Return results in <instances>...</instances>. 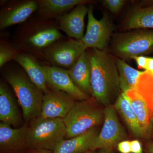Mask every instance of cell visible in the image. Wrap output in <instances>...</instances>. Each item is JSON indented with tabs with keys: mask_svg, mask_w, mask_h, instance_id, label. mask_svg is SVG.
<instances>
[{
	"mask_svg": "<svg viewBox=\"0 0 153 153\" xmlns=\"http://www.w3.org/2000/svg\"><path fill=\"white\" fill-rule=\"evenodd\" d=\"M36 17L43 20H56L79 5L94 2L90 0H38Z\"/></svg>",
	"mask_w": 153,
	"mask_h": 153,
	"instance_id": "9a60e30c",
	"label": "cell"
},
{
	"mask_svg": "<svg viewBox=\"0 0 153 153\" xmlns=\"http://www.w3.org/2000/svg\"><path fill=\"white\" fill-rule=\"evenodd\" d=\"M38 59L31 54L21 52L14 60L22 67L32 82L45 93L49 85L42 71V65Z\"/></svg>",
	"mask_w": 153,
	"mask_h": 153,
	"instance_id": "ffe728a7",
	"label": "cell"
},
{
	"mask_svg": "<svg viewBox=\"0 0 153 153\" xmlns=\"http://www.w3.org/2000/svg\"></svg>",
	"mask_w": 153,
	"mask_h": 153,
	"instance_id": "d6a6232c",
	"label": "cell"
},
{
	"mask_svg": "<svg viewBox=\"0 0 153 153\" xmlns=\"http://www.w3.org/2000/svg\"><path fill=\"white\" fill-rule=\"evenodd\" d=\"M86 33L82 41L88 48L107 49L113 31V25L108 16L103 15L100 20L93 14V7H88Z\"/></svg>",
	"mask_w": 153,
	"mask_h": 153,
	"instance_id": "ba28073f",
	"label": "cell"
},
{
	"mask_svg": "<svg viewBox=\"0 0 153 153\" xmlns=\"http://www.w3.org/2000/svg\"><path fill=\"white\" fill-rule=\"evenodd\" d=\"M6 81L13 88L27 122L40 116L44 93L30 79L25 70L10 68L4 73Z\"/></svg>",
	"mask_w": 153,
	"mask_h": 153,
	"instance_id": "3957f363",
	"label": "cell"
},
{
	"mask_svg": "<svg viewBox=\"0 0 153 153\" xmlns=\"http://www.w3.org/2000/svg\"><path fill=\"white\" fill-rule=\"evenodd\" d=\"M68 71L69 76L76 86L88 95H91V64L87 50L82 53Z\"/></svg>",
	"mask_w": 153,
	"mask_h": 153,
	"instance_id": "ac0fdd59",
	"label": "cell"
},
{
	"mask_svg": "<svg viewBox=\"0 0 153 153\" xmlns=\"http://www.w3.org/2000/svg\"><path fill=\"white\" fill-rule=\"evenodd\" d=\"M123 93L129 102L145 135L149 131L153 123V106L134 89Z\"/></svg>",
	"mask_w": 153,
	"mask_h": 153,
	"instance_id": "2e32d148",
	"label": "cell"
},
{
	"mask_svg": "<svg viewBox=\"0 0 153 153\" xmlns=\"http://www.w3.org/2000/svg\"><path fill=\"white\" fill-rule=\"evenodd\" d=\"M116 111L113 105L106 106L104 111V123L91 151L111 149L126 137L125 131L120 123Z\"/></svg>",
	"mask_w": 153,
	"mask_h": 153,
	"instance_id": "9c48e42d",
	"label": "cell"
},
{
	"mask_svg": "<svg viewBox=\"0 0 153 153\" xmlns=\"http://www.w3.org/2000/svg\"><path fill=\"white\" fill-rule=\"evenodd\" d=\"M98 153H113L111 149H102Z\"/></svg>",
	"mask_w": 153,
	"mask_h": 153,
	"instance_id": "f546056e",
	"label": "cell"
},
{
	"mask_svg": "<svg viewBox=\"0 0 153 153\" xmlns=\"http://www.w3.org/2000/svg\"><path fill=\"white\" fill-rule=\"evenodd\" d=\"M99 133L96 127L79 136L63 140L56 147L53 153H83L91 150Z\"/></svg>",
	"mask_w": 153,
	"mask_h": 153,
	"instance_id": "e0dca14e",
	"label": "cell"
},
{
	"mask_svg": "<svg viewBox=\"0 0 153 153\" xmlns=\"http://www.w3.org/2000/svg\"><path fill=\"white\" fill-rule=\"evenodd\" d=\"M49 85L44 93L41 116L48 118L64 119L75 104V99L68 94Z\"/></svg>",
	"mask_w": 153,
	"mask_h": 153,
	"instance_id": "8fae6325",
	"label": "cell"
},
{
	"mask_svg": "<svg viewBox=\"0 0 153 153\" xmlns=\"http://www.w3.org/2000/svg\"><path fill=\"white\" fill-rule=\"evenodd\" d=\"M146 71L153 73V57H148Z\"/></svg>",
	"mask_w": 153,
	"mask_h": 153,
	"instance_id": "f1b7e54d",
	"label": "cell"
},
{
	"mask_svg": "<svg viewBox=\"0 0 153 153\" xmlns=\"http://www.w3.org/2000/svg\"><path fill=\"white\" fill-rule=\"evenodd\" d=\"M114 106L116 111L121 116L129 129L134 136L141 137L145 136L136 115L123 93L122 92L118 97Z\"/></svg>",
	"mask_w": 153,
	"mask_h": 153,
	"instance_id": "44dd1931",
	"label": "cell"
},
{
	"mask_svg": "<svg viewBox=\"0 0 153 153\" xmlns=\"http://www.w3.org/2000/svg\"><path fill=\"white\" fill-rule=\"evenodd\" d=\"M153 28V5L135 8L129 14L123 26V30Z\"/></svg>",
	"mask_w": 153,
	"mask_h": 153,
	"instance_id": "7402d4cb",
	"label": "cell"
},
{
	"mask_svg": "<svg viewBox=\"0 0 153 153\" xmlns=\"http://www.w3.org/2000/svg\"><path fill=\"white\" fill-rule=\"evenodd\" d=\"M115 61L119 75L120 90L125 93L134 89L139 77L143 71L132 68L123 59L117 58Z\"/></svg>",
	"mask_w": 153,
	"mask_h": 153,
	"instance_id": "603a6c76",
	"label": "cell"
},
{
	"mask_svg": "<svg viewBox=\"0 0 153 153\" xmlns=\"http://www.w3.org/2000/svg\"><path fill=\"white\" fill-rule=\"evenodd\" d=\"M131 149L132 153H143L142 146L138 140L131 141Z\"/></svg>",
	"mask_w": 153,
	"mask_h": 153,
	"instance_id": "83f0119b",
	"label": "cell"
},
{
	"mask_svg": "<svg viewBox=\"0 0 153 153\" xmlns=\"http://www.w3.org/2000/svg\"><path fill=\"white\" fill-rule=\"evenodd\" d=\"M86 4L76 6L70 12L56 19L59 29L71 38L82 40L84 37L85 18L88 12Z\"/></svg>",
	"mask_w": 153,
	"mask_h": 153,
	"instance_id": "4fadbf2b",
	"label": "cell"
},
{
	"mask_svg": "<svg viewBox=\"0 0 153 153\" xmlns=\"http://www.w3.org/2000/svg\"><path fill=\"white\" fill-rule=\"evenodd\" d=\"M66 135L63 119L40 116L32 120L28 126L27 147L53 152Z\"/></svg>",
	"mask_w": 153,
	"mask_h": 153,
	"instance_id": "277c9868",
	"label": "cell"
},
{
	"mask_svg": "<svg viewBox=\"0 0 153 153\" xmlns=\"http://www.w3.org/2000/svg\"><path fill=\"white\" fill-rule=\"evenodd\" d=\"M112 50L121 59H132L146 54L153 48V31L136 29L114 35Z\"/></svg>",
	"mask_w": 153,
	"mask_h": 153,
	"instance_id": "8992f818",
	"label": "cell"
},
{
	"mask_svg": "<svg viewBox=\"0 0 153 153\" xmlns=\"http://www.w3.org/2000/svg\"><path fill=\"white\" fill-rule=\"evenodd\" d=\"M38 7V0L8 1L0 10V30L23 24L37 12Z\"/></svg>",
	"mask_w": 153,
	"mask_h": 153,
	"instance_id": "30bf717a",
	"label": "cell"
},
{
	"mask_svg": "<svg viewBox=\"0 0 153 153\" xmlns=\"http://www.w3.org/2000/svg\"><path fill=\"white\" fill-rule=\"evenodd\" d=\"M117 149L121 153H131V141L129 140H123L117 144Z\"/></svg>",
	"mask_w": 153,
	"mask_h": 153,
	"instance_id": "484cf974",
	"label": "cell"
},
{
	"mask_svg": "<svg viewBox=\"0 0 153 153\" xmlns=\"http://www.w3.org/2000/svg\"><path fill=\"white\" fill-rule=\"evenodd\" d=\"M103 117L104 111L87 100L75 102L63 119L66 127V137L72 138L96 127L101 123Z\"/></svg>",
	"mask_w": 153,
	"mask_h": 153,
	"instance_id": "5b68a950",
	"label": "cell"
},
{
	"mask_svg": "<svg viewBox=\"0 0 153 153\" xmlns=\"http://www.w3.org/2000/svg\"><path fill=\"white\" fill-rule=\"evenodd\" d=\"M125 1L124 0H104L103 5L114 13H117L123 7Z\"/></svg>",
	"mask_w": 153,
	"mask_h": 153,
	"instance_id": "d4e9b609",
	"label": "cell"
},
{
	"mask_svg": "<svg viewBox=\"0 0 153 153\" xmlns=\"http://www.w3.org/2000/svg\"><path fill=\"white\" fill-rule=\"evenodd\" d=\"M64 36L55 20L30 17L14 32L12 44L20 52H26L43 60L44 50Z\"/></svg>",
	"mask_w": 153,
	"mask_h": 153,
	"instance_id": "6da1fadb",
	"label": "cell"
},
{
	"mask_svg": "<svg viewBox=\"0 0 153 153\" xmlns=\"http://www.w3.org/2000/svg\"><path fill=\"white\" fill-rule=\"evenodd\" d=\"M88 49L82 40L63 38L56 41L44 50L43 60L52 66L68 70Z\"/></svg>",
	"mask_w": 153,
	"mask_h": 153,
	"instance_id": "52a82bcc",
	"label": "cell"
},
{
	"mask_svg": "<svg viewBox=\"0 0 153 153\" xmlns=\"http://www.w3.org/2000/svg\"><path fill=\"white\" fill-rule=\"evenodd\" d=\"M0 120L13 126H17L21 120L13 93L7 85L2 80L0 83Z\"/></svg>",
	"mask_w": 153,
	"mask_h": 153,
	"instance_id": "d6986e66",
	"label": "cell"
},
{
	"mask_svg": "<svg viewBox=\"0 0 153 153\" xmlns=\"http://www.w3.org/2000/svg\"><path fill=\"white\" fill-rule=\"evenodd\" d=\"M43 153V152H39V153Z\"/></svg>",
	"mask_w": 153,
	"mask_h": 153,
	"instance_id": "1f68e13d",
	"label": "cell"
},
{
	"mask_svg": "<svg viewBox=\"0 0 153 153\" xmlns=\"http://www.w3.org/2000/svg\"><path fill=\"white\" fill-rule=\"evenodd\" d=\"M42 69L47 84L68 94L79 100H87L89 96L80 90L72 81L68 70L54 66L42 65Z\"/></svg>",
	"mask_w": 153,
	"mask_h": 153,
	"instance_id": "7c38bea8",
	"label": "cell"
},
{
	"mask_svg": "<svg viewBox=\"0 0 153 153\" xmlns=\"http://www.w3.org/2000/svg\"><path fill=\"white\" fill-rule=\"evenodd\" d=\"M28 125L25 124L19 128L1 122L0 147L4 152H13L27 147Z\"/></svg>",
	"mask_w": 153,
	"mask_h": 153,
	"instance_id": "5bb4252c",
	"label": "cell"
},
{
	"mask_svg": "<svg viewBox=\"0 0 153 153\" xmlns=\"http://www.w3.org/2000/svg\"><path fill=\"white\" fill-rule=\"evenodd\" d=\"M147 58L148 57L140 55V56L134 57L132 59L135 60L139 68L146 70Z\"/></svg>",
	"mask_w": 153,
	"mask_h": 153,
	"instance_id": "4316f807",
	"label": "cell"
},
{
	"mask_svg": "<svg viewBox=\"0 0 153 153\" xmlns=\"http://www.w3.org/2000/svg\"><path fill=\"white\" fill-rule=\"evenodd\" d=\"M148 153H153V143L149 144L147 147Z\"/></svg>",
	"mask_w": 153,
	"mask_h": 153,
	"instance_id": "4dcf8cb0",
	"label": "cell"
},
{
	"mask_svg": "<svg viewBox=\"0 0 153 153\" xmlns=\"http://www.w3.org/2000/svg\"><path fill=\"white\" fill-rule=\"evenodd\" d=\"M88 52L91 64V95L99 102L107 106L120 90L115 59L107 49H91Z\"/></svg>",
	"mask_w": 153,
	"mask_h": 153,
	"instance_id": "7a4b0ae2",
	"label": "cell"
},
{
	"mask_svg": "<svg viewBox=\"0 0 153 153\" xmlns=\"http://www.w3.org/2000/svg\"><path fill=\"white\" fill-rule=\"evenodd\" d=\"M20 52L12 43L5 39L0 41V68H2L7 63L14 60Z\"/></svg>",
	"mask_w": 153,
	"mask_h": 153,
	"instance_id": "cb8c5ba5",
	"label": "cell"
}]
</instances>
